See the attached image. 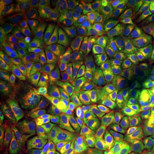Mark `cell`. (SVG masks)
Returning <instances> with one entry per match:
<instances>
[{"label": "cell", "mask_w": 154, "mask_h": 154, "mask_svg": "<svg viewBox=\"0 0 154 154\" xmlns=\"http://www.w3.org/2000/svg\"><path fill=\"white\" fill-rule=\"evenodd\" d=\"M99 135L83 132L74 133L77 151L82 154H99Z\"/></svg>", "instance_id": "cell-21"}, {"label": "cell", "mask_w": 154, "mask_h": 154, "mask_svg": "<svg viewBox=\"0 0 154 154\" xmlns=\"http://www.w3.org/2000/svg\"><path fill=\"white\" fill-rule=\"evenodd\" d=\"M29 154H54L51 147L47 146H34L26 144Z\"/></svg>", "instance_id": "cell-37"}, {"label": "cell", "mask_w": 154, "mask_h": 154, "mask_svg": "<svg viewBox=\"0 0 154 154\" xmlns=\"http://www.w3.org/2000/svg\"><path fill=\"white\" fill-rule=\"evenodd\" d=\"M44 130L47 138L48 143L50 146L53 147L61 139L72 134V131L68 124L50 119L44 128Z\"/></svg>", "instance_id": "cell-23"}, {"label": "cell", "mask_w": 154, "mask_h": 154, "mask_svg": "<svg viewBox=\"0 0 154 154\" xmlns=\"http://www.w3.org/2000/svg\"><path fill=\"white\" fill-rule=\"evenodd\" d=\"M29 84L44 98L57 97L61 95L60 90L38 64L27 80Z\"/></svg>", "instance_id": "cell-15"}, {"label": "cell", "mask_w": 154, "mask_h": 154, "mask_svg": "<svg viewBox=\"0 0 154 154\" xmlns=\"http://www.w3.org/2000/svg\"><path fill=\"white\" fill-rule=\"evenodd\" d=\"M147 154H154V139L151 140V141H149Z\"/></svg>", "instance_id": "cell-39"}, {"label": "cell", "mask_w": 154, "mask_h": 154, "mask_svg": "<svg viewBox=\"0 0 154 154\" xmlns=\"http://www.w3.org/2000/svg\"><path fill=\"white\" fill-rule=\"evenodd\" d=\"M40 62L24 58L15 57L11 59L5 67L12 87L15 88L28 80Z\"/></svg>", "instance_id": "cell-13"}, {"label": "cell", "mask_w": 154, "mask_h": 154, "mask_svg": "<svg viewBox=\"0 0 154 154\" xmlns=\"http://www.w3.org/2000/svg\"><path fill=\"white\" fill-rule=\"evenodd\" d=\"M33 4L34 2L31 0H2L0 2V9L13 15L15 12H22V11L29 9Z\"/></svg>", "instance_id": "cell-30"}, {"label": "cell", "mask_w": 154, "mask_h": 154, "mask_svg": "<svg viewBox=\"0 0 154 154\" xmlns=\"http://www.w3.org/2000/svg\"><path fill=\"white\" fill-rule=\"evenodd\" d=\"M43 3L44 7L37 11L35 33L55 32L60 34L80 19L75 13L72 1L53 0Z\"/></svg>", "instance_id": "cell-1"}, {"label": "cell", "mask_w": 154, "mask_h": 154, "mask_svg": "<svg viewBox=\"0 0 154 154\" xmlns=\"http://www.w3.org/2000/svg\"><path fill=\"white\" fill-rule=\"evenodd\" d=\"M116 119L142 140L154 139L153 112L145 109L134 110L119 114Z\"/></svg>", "instance_id": "cell-8"}, {"label": "cell", "mask_w": 154, "mask_h": 154, "mask_svg": "<svg viewBox=\"0 0 154 154\" xmlns=\"http://www.w3.org/2000/svg\"><path fill=\"white\" fill-rule=\"evenodd\" d=\"M44 113L50 120L68 124L72 117L70 110L65 106L60 96L44 98Z\"/></svg>", "instance_id": "cell-19"}, {"label": "cell", "mask_w": 154, "mask_h": 154, "mask_svg": "<svg viewBox=\"0 0 154 154\" xmlns=\"http://www.w3.org/2000/svg\"><path fill=\"white\" fill-rule=\"evenodd\" d=\"M11 128L18 138L26 142L27 144L34 146H47L49 145L47 136H39L36 135L24 132L17 127L10 125Z\"/></svg>", "instance_id": "cell-32"}, {"label": "cell", "mask_w": 154, "mask_h": 154, "mask_svg": "<svg viewBox=\"0 0 154 154\" xmlns=\"http://www.w3.org/2000/svg\"><path fill=\"white\" fill-rule=\"evenodd\" d=\"M126 9V2L124 0H100L98 2L95 20L114 15L125 16Z\"/></svg>", "instance_id": "cell-22"}, {"label": "cell", "mask_w": 154, "mask_h": 154, "mask_svg": "<svg viewBox=\"0 0 154 154\" xmlns=\"http://www.w3.org/2000/svg\"><path fill=\"white\" fill-rule=\"evenodd\" d=\"M99 154H117L114 136L109 124L100 133Z\"/></svg>", "instance_id": "cell-27"}, {"label": "cell", "mask_w": 154, "mask_h": 154, "mask_svg": "<svg viewBox=\"0 0 154 154\" xmlns=\"http://www.w3.org/2000/svg\"><path fill=\"white\" fill-rule=\"evenodd\" d=\"M69 124L72 131L75 132L99 134L103 131L108 124L96 119L72 116L69 121Z\"/></svg>", "instance_id": "cell-20"}, {"label": "cell", "mask_w": 154, "mask_h": 154, "mask_svg": "<svg viewBox=\"0 0 154 154\" xmlns=\"http://www.w3.org/2000/svg\"><path fill=\"white\" fill-rule=\"evenodd\" d=\"M143 54L147 58L152 57L154 54V32L152 34L151 38L149 42V44L146 45L145 50H144Z\"/></svg>", "instance_id": "cell-38"}, {"label": "cell", "mask_w": 154, "mask_h": 154, "mask_svg": "<svg viewBox=\"0 0 154 154\" xmlns=\"http://www.w3.org/2000/svg\"><path fill=\"white\" fill-rule=\"evenodd\" d=\"M0 154H12V153H11V152L5 147V145H3V144L1 143V144H0Z\"/></svg>", "instance_id": "cell-40"}, {"label": "cell", "mask_w": 154, "mask_h": 154, "mask_svg": "<svg viewBox=\"0 0 154 154\" xmlns=\"http://www.w3.org/2000/svg\"><path fill=\"white\" fill-rule=\"evenodd\" d=\"M143 3V1L140 0H128L126 2V9L131 16L134 18H139Z\"/></svg>", "instance_id": "cell-35"}, {"label": "cell", "mask_w": 154, "mask_h": 154, "mask_svg": "<svg viewBox=\"0 0 154 154\" xmlns=\"http://www.w3.org/2000/svg\"><path fill=\"white\" fill-rule=\"evenodd\" d=\"M61 101L67 109H72L77 104V94L74 91H64L60 96Z\"/></svg>", "instance_id": "cell-36"}, {"label": "cell", "mask_w": 154, "mask_h": 154, "mask_svg": "<svg viewBox=\"0 0 154 154\" xmlns=\"http://www.w3.org/2000/svg\"><path fill=\"white\" fill-rule=\"evenodd\" d=\"M97 35L89 21L79 19L60 33L61 49H94L99 44Z\"/></svg>", "instance_id": "cell-5"}, {"label": "cell", "mask_w": 154, "mask_h": 154, "mask_svg": "<svg viewBox=\"0 0 154 154\" xmlns=\"http://www.w3.org/2000/svg\"><path fill=\"white\" fill-rule=\"evenodd\" d=\"M117 63L118 60L114 56L101 54L93 68L80 78L86 94L109 103V85Z\"/></svg>", "instance_id": "cell-3"}, {"label": "cell", "mask_w": 154, "mask_h": 154, "mask_svg": "<svg viewBox=\"0 0 154 154\" xmlns=\"http://www.w3.org/2000/svg\"><path fill=\"white\" fill-rule=\"evenodd\" d=\"M0 140L1 143L12 154H29L26 146L5 126H2L0 129Z\"/></svg>", "instance_id": "cell-24"}, {"label": "cell", "mask_w": 154, "mask_h": 154, "mask_svg": "<svg viewBox=\"0 0 154 154\" xmlns=\"http://www.w3.org/2000/svg\"><path fill=\"white\" fill-rule=\"evenodd\" d=\"M111 126L116 144L117 154H146L148 146L146 141L132 133L113 117L111 119Z\"/></svg>", "instance_id": "cell-9"}, {"label": "cell", "mask_w": 154, "mask_h": 154, "mask_svg": "<svg viewBox=\"0 0 154 154\" xmlns=\"http://www.w3.org/2000/svg\"><path fill=\"white\" fill-rule=\"evenodd\" d=\"M14 101L44 112V98L29 84H23L14 88Z\"/></svg>", "instance_id": "cell-18"}, {"label": "cell", "mask_w": 154, "mask_h": 154, "mask_svg": "<svg viewBox=\"0 0 154 154\" xmlns=\"http://www.w3.org/2000/svg\"><path fill=\"white\" fill-rule=\"evenodd\" d=\"M151 58H152V59H153V61H154V54L153 55V57H152Z\"/></svg>", "instance_id": "cell-42"}, {"label": "cell", "mask_w": 154, "mask_h": 154, "mask_svg": "<svg viewBox=\"0 0 154 154\" xmlns=\"http://www.w3.org/2000/svg\"><path fill=\"white\" fill-rule=\"evenodd\" d=\"M70 113L72 116L96 119L106 124L112 117L113 110L109 103L86 94L74 108L70 109Z\"/></svg>", "instance_id": "cell-10"}, {"label": "cell", "mask_w": 154, "mask_h": 154, "mask_svg": "<svg viewBox=\"0 0 154 154\" xmlns=\"http://www.w3.org/2000/svg\"><path fill=\"white\" fill-rule=\"evenodd\" d=\"M40 66L56 85L63 91H74L79 88V82L75 72L55 69L45 63H40Z\"/></svg>", "instance_id": "cell-16"}, {"label": "cell", "mask_w": 154, "mask_h": 154, "mask_svg": "<svg viewBox=\"0 0 154 154\" xmlns=\"http://www.w3.org/2000/svg\"><path fill=\"white\" fill-rule=\"evenodd\" d=\"M36 21L37 11L36 9H29L13 14L5 31L4 41L2 44L35 33Z\"/></svg>", "instance_id": "cell-11"}, {"label": "cell", "mask_w": 154, "mask_h": 154, "mask_svg": "<svg viewBox=\"0 0 154 154\" xmlns=\"http://www.w3.org/2000/svg\"><path fill=\"white\" fill-rule=\"evenodd\" d=\"M138 65L132 59H123L119 62L109 92V103L113 109L121 103L132 84Z\"/></svg>", "instance_id": "cell-6"}, {"label": "cell", "mask_w": 154, "mask_h": 154, "mask_svg": "<svg viewBox=\"0 0 154 154\" xmlns=\"http://www.w3.org/2000/svg\"><path fill=\"white\" fill-rule=\"evenodd\" d=\"M72 5L76 16L80 19H95L98 6L96 0H74Z\"/></svg>", "instance_id": "cell-25"}, {"label": "cell", "mask_w": 154, "mask_h": 154, "mask_svg": "<svg viewBox=\"0 0 154 154\" xmlns=\"http://www.w3.org/2000/svg\"><path fill=\"white\" fill-rule=\"evenodd\" d=\"M69 59L82 78L93 68L99 58V54L94 49H67Z\"/></svg>", "instance_id": "cell-14"}, {"label": "cell", "mask_w": 154, "mask_h": 154, "mask_svg": "<svg viewBox=\"0 0 154 154\" xmlns=\"http://www.w3.org/2000/svg\"><path fill=\"white\" fill-rule=\"evenodd\" d=\"M54 154H76L77 148L74 134H70L54 146Z\"/></svg>", "instance_id": "cell-31"}, {"label": "cell", "mask_w": 154, "mask_h": 154, "mask_svg": "<svg viewBox=\"0 0 154 154\" xmlns=\"http://www.w3.org/2000/svg\"><path fill=\"white\" fill-rule=\"evenodd\" d=\"M5 107L10 125L17 127V128L24 132H27L39 136H46L41 128L31 123L24 116V114L17 108L14 102H11L6 105L5 104Z\"/></svg>", "instance_id": "cell-17"}, {"label": "cell", "mask_w": 154, "mask_h": 154, "mask_svg": "<svg viewBox=\"0 0 154 154\" xmlns=\"http://www.w3.org/2000/svg\"><path fill=\"white\" fill-rule=\"evenodd\" d=\"M61 49L60 34L55 32L36 33L23 38L11 46V51L16 57L43 63Z\"/></svg>", "instance_id": "cell-2"}, {"label": "cell", "mask_w": 154, "mask_h": 154, "mask_svg": "<svg viewBox=\"0 0 154 154\" xmlns=\"http://www.w3.org/2000/svg\"><path fill=\"white\" fill-rule=\"evenodd\" d=\"M153 33L140 18L136 19L131 24L124 40V49L135 55L143 54L151 40Z\"/></svg>", "instance_id": "cell-12"}, {"label": "cell", "mask_w": 154, "mask_h": 154, "mask_svg": "<svg viewBox=\"0 0 154 154\" xmlns=\"http://www.w3.org/2000/svg\"><path fill=\"white\" fill-rule=\"evenodd\" d=\"M139 18L147 25L152 33L154 32V0L143 1Z\"/></svg>", "instance_id": "cell-34"}, {"label": "cell", "mask_w": 154, "mask_h": 154, "mask_svg": "<svg viewBox=\"0 0 154 154\" xmlns=\"http://www.w3.org/2000/svg\"><path fill=\"white\" fill-rule=\"evenodd\" d=\"M143 109L154 113V70L149 69L146 74V98Z\"/></svg>", "instance_id": "cell-33"}, {"label": "cell", "mask_w": 154, "mask_h": 154, "mask_svg": "<svg viewBox=\"0 0 154 154\" xmlns=\"http://www.w3.org/2000/svg\"><path fill=\"white\" fill-rule=\"evenodd\" d=\"M146 66L139 63L136 76L121 103L113 109L116 113H124L143 108L146 98Z\"/></svg>", "instance_id": "cell-7"}, {"label": "cell", "mask_w": 154, "mask_h": 154, "mask_svg": "<svg viewBox=\"0 0 154 154\" xmlns=\"http://www.w3.org/2000/svg\"><path fill=\"white\" fill-rule=\"evenodd\" d=\"M15 104L31 123L39 127V128H44L49 121L48 117L44 111L22 104V103H15Z\"/></svg>", "instance_id": "cell-26"}, {"label": "cell", "mask_w": 154, "mask_h": 154, "mask_svg": "<svg viewBox=\"0 0 154 154\" xmlns=\"http://www.w3.org/2000/svg\"><path fill=\"white\" fill-rule=\"evenodd\" d=\"M69 59L68 51L66 48L60 49L49 59V65L55 69L74 72L73 66Z\"/></svg>", "instance_id": "cell-29"}, {"label": "cell", "mask_w": 154, "mask_h": 154, "mask_svg": "<svg viewBox=\"0 0 154 154\" xmlns=\"http://www.w3.org/2000/svg\"><path fill=\"white\" fill-rule=\"evenodd\" d=\"M131 23L126 16L114 15L96 20L95 28L99 44L103 49L124 47V40Z\"/></svg>", "instance_id": "cell-4"}, {"label": "cell", "mask_w": 154, "mask_h": 154, "mask_svg": "<svg viewBox=\"0 0 154 154\" xmlns=\"http://www.w3.org/2000/svg\"><path fill=\"white\" fill-rule=\"evenodd\" d=\"M150 65H151V66H152V68H153V70H154V61H153V62L150 63Z\"/></svg>", "instance_id": "cell-41"}, {"label": "cell", "mask_w": 154, "mask_h": 154, "mask_svg": "<svg viewBox=\"0 0 154 154\" xmlns=\"http://www.w3.org/2000/svg\"><path fill=\"white\" fill-rule=\"evenodd\" d=\"M76 154H82V153H79V152H77Z\"/></svg>", "instance_id": "cell-43"}, {"label": "cell", "mask_w": 154, "mask_h": 154, "mask_svg": "<svg viewBox=\"0 0 154 154\" xmlns=\"http://www.w3.org/2000/svg\"><path fill=\"white\" fill-rule=\"evenodd\" d=\"M14 89L7 74L5 67L0 68V100L3 104H7L14 101Z\"/></svg>", "instance_id": "cell-28"}]
</instances>
